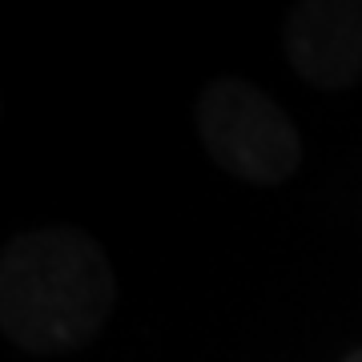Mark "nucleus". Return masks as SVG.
Listing matches in <instances>:
<instances>
[{
	"label": "nucleus",
	"mask_w": 362,
	"mask_h": 362,
	"mask_svg": "<svg viewBox=\"0 0 362 362\" xmlns=\"http://www.w3.org/2000/svg\"><path fill=\"white\" fill-rule=\"evenodd\" d=\"M342 362H362V350H350V354H346Z\"/></svg>",
	"instance_id": "20e7f679"
},
{
	"label": "nucleus",
	"mask_w": 362,
	"mask_h": 362,
	"mask_svg": "<svg viewBox=\"0 0 362 362\" xmlns=\"http://www.w3.org/2000/svg\"><path fill=\"white\" fill-rule=\"evenodd\" d=\"M197 137L230 177L278 185L302 169V137L270 93L242 77H218L197 105Z\"/></svg>",
	"instance_id": "f03ea898"
},
{
	"label": "nucleus",
	"mask_w": 362,
	"mask_h": 362,
	"mask_svg": "<svg viewBox=\"0 0 362 362\" xmlns=\"http://www.w3.org/2000/svg\"><path fill=\"white\" fill-rule=\"evenodd\" d=\"M117 310L105 250L81 230L16 233L0 258V330L28 354L77 350Z\"/></svg>",
	"instance_id": "f257e3e1"
},
{
	"label": "nucleus",
	"mask_w": 362,
	"mask_h": 362,
	"mask_svg": "<svg viewBox=\"0 0 362 362\" xmlns=\"http://www.w3.org/2000/svg\"><path fill=\"white\" fill-rule=\"evenodd\" d=\"M286 61L314 89L362 81V0H294L286 16Z\"/></svg>",
	"instance_id": "7ed1b4c3"
}]
</instances>
